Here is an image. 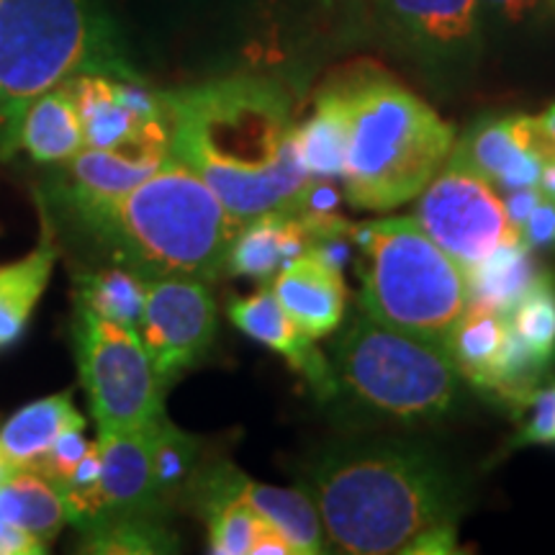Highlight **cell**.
Masks as SVG:
<instances>
[{
	"label": "cell",
	"mask_w": 555,
	"mask_h": 555,
	"mask_svg": "<svg viewBox=\"0 0 555 555\" xmlns=\"http://www.w3.org/2000/svg\"><path fill=\"white\" fill-rule=\"evenodd\" d=\"M170 155L214 191L234 219L298 214L311 178L296 147L291 93L260 75L168 90Z\"/></svg>",
	"instance_id": "obj_1"
},
{
	"label": "cell",
	"mask_w": 555,
	"mask_h": 555,
	"mask_svg": "<svg viewBox=\"0 0 555 555\" xmlns=\"http://www.w3.org/2000/svg\"><path fill=\"white\" fill-rule=\"evenodd\" d=\"M304 491L327 543L347 555L406 553L433 527L457 525L463 483L435 450L409 440H345L309 463Z\"/></svg>",
	"instance_id": "obj_2"
},
{
	"label": "cell",
	"mask_w": 555,
	"mask_h": 555,
	"mask_svg": "<svg viewBox=\"0 0 555 555\" xmlns=\"http://www.w3.org/2000/svg\"><path fill=\"white\" fill-rule=\"evenodd\" d=\"M60 217L114 266L142 278L178 275L206 283L227 273L229 247L242 227L176 157L124 196L60 208Z\"/></svg>",
	"instance_id": "obj_3"
},
{
	"label": "cell",
	"mask_w": 555,
	"mask_h": 555,
	"mask_svg": "<svg viewBox=\"0 0 555 555\" xmlns=\"http://www.w3.org/2000/svg\"><path fill=\"white\" fill-rule=\"evenodd\" d=\"M345 101V193L360 211H391L420 196L455 147V129L384 69L335 80Z\"/></svg>",
	"instance_id": "obj_4"
},
{
	"label": "cell",
	"mask_w": 555,
	"mask_h": 555,
	"mask_svg": "<svg viewBox=\"0 0 555 555\" xmlns=\"http://www.w3.org/2000/svg\"><path fill=\"white\" fill-rule=\"evenodd\" d=\"M82 73L142 80L93 0H0V159L18 152L26 108Z\"/></svg>",
	"instance_id": "obj_5"
},
{
	"label": "cell",
	"mask_w": 555,
	"mask_h": 555,
	"mask_svg": "<svg viewBox=\"0 0 555 555\" xmlns=\"http://www.w3.org/2000/svg\"><path fill=\"white\" fill-rule=\"evenodd\" d=\"M360 311L422 343L446 347L468 301L466 270L442 253L414 219L356 224Z\"/></svg>",
	"instance_id": "obj_6"
},
{
	"label": "cell",
	"mask_w": 555,
	"mask_h": 555,
	"mask_svg": "<svg viewBox=\"0 0 555 555\" xmlns=\"http://www.w3.org/2000/svg\"><path fill=\"white\" fill-rule=\"evenodd\" d=\"M337 397L365 412L422 425L448 416L461 397V376L446 347L401 335L360 311L330 347Z\"/></svg>",
	"instance_id": "obj_7"
},
{
	"label": "cell",
	"mask_w": 555,
	"mask_h": 555,
	"mask_svg": "<svg viewBox=\"0 0 555 555\" xmlns=\"http://www.w3.org/2000/svg\"><path fill=\"white\" fill-rule=\"evenodd\" d=\"M75 358L99 429H144L165 420L159 386L139 332L75 304Z\"/></svg>",
	"instance_id": "obj_8"
},
{
	"label": "cell",
	"mask_w": 555,
	"mask_h": 555,
	"mask_svg": "<svg viewBox=\"0 0 555 555\" xmlns=\"http://www.w3.org/2000/svg\"><path fill=\"white\" fill-rule=\"evenodd\" d=\"M412 219L463 270L522 240L494 185L450 157L420 193Z\"/></svg>",
	"instance_id": "obj_9"
},
{
	"label": "cell",
	"mask_w": 555,
	"mask_h": 555,
	"mask_svg": "<svg viewBox=\"0 0 555 555\" xmlns=\"http://www.w3.org/2000/svg\"><path fill=\"white\" fill-rule=\"evenodd\" d=\"M217 298L206 281L147 278L137 332L165 391L206 358L217 339Z\"/></svg>",
	"instance_id": "obj_10"
},
{
	"label": "cell",
	"mask_w": 555,
	"mask_h": 555,
	"mask_svg": "<svg viewBox=\"0 0 555 555\" xmlns=\"http://www.w3.org/2000/svg\"><path fill=\"white\" fill-rule=\"evenodd\" d=\"M170 157V121L157 124L119 147H86L67 163L52 165V191L47 201L60 211L119 198L155 176Z\"/></svg>",
	"instance_id": "obj_11"
},
{
	"label": "cell",
	"mask_w": 555,
	"mask_h": 555,
	"mask_svg": "<svg viewBox=\"0 0 555 555\" xmlns=\"http://www.w3.org/2000/svg\"><path fill=\"white\" fill-rule=\"evenodd\" d=\"M371 26L427 65H461L478 52V0H373Z\"/></svg>",
	"instance_id": "obj_12"
},
{
	"label": "cell",
	"mask_w": 555,
	"mask_h": 555,
	"mask_svg": "<svg viewBox=\"0 0 555 555\" xmlns=\"http://www.w3.org/2000/svg\"><path fill=\"white\" fill-rule=\"evenodd\" d=\"M553 157L538 116H486L461 137L450 159L466 165L494 189L515 191L538 185L545 159Z\"/></svg>",
	"instance_id": "obj_13"
},
{
	"label": "cell",
	"mask_w": 555,
	"mask_h": 555,
	"mask_svg": "<svg viewBox=\"0 0 555 555\" xmlns=\"http://www.w3.org/2000/svg\"><path fill=\"white\" fill-rule=\"evenodd\" d=\"M155 427V425H152ZM152 427L99 429L101 481L99 512L90 525L121 515L165 517L168 502L159 494L152 463ZM88 525V527H90ZM86 530V527H82Z\"/></svg>",
	"instance_id": "obj_14"
},
{
	"label": "cell",
	"mask_w": 555,
	"mask_h": 555,
	"mask_svg": "<svg viewBox=\"0 0 555 555\" xmlns=\"http://www.w3.org/2000/svg\"><path fill=\"white\" fill-rule=\"evenodd\" d=\"M227 314L234 327L253 337L255 343L270 347L298 376H304L319 401L337 399V384L327 356L317 350L314 339L296 327L294 319L278 304L273 288L262 286L258 294L234 298L229 301Z\"/></svg>",
	"instance_id": "obj_15"
},
{
	"label": "cell",
	"mask_w": 555,
	"mask_h": 555,
	"mask_svg": "<svg viewBox=\"0 0 555 555\" xmlns=\"http://www.w3.org/2000/svg\"><path fill=\"white\" fill-rule=\"evenodd\" d=\"M270 288L307 337L324 339L343 327L347 309L343 270L332 268L311 249L278 270Z\"/></svg>",
	"instance_id": "obj_16"
},
{
	"label": "cell",
	"mask_w": 555,
	"mask_h": 555,
	"mask_svg": "<svg viewBox=\"0 0 555 555\" xmlns=\"http://www.w3.org/2000/svg\"><path fill=\"white\" fill-rule=\"evenodd\" d=\"M270 44L294 47L337 41L371 26L373 0H258Z\"/></svg>",
	"instance_id": "obj_17"
},
{
	"label": "cell",
	"mask_w": 555,
	"mask_h": 555,
	"mask_svg": "<svg viewBox=\"0 0 555 555\" xmlns=\"http://www.w3.org/2000/svg\"><path fill=\"white\" fill-rule=\"evenodd\" d=\"M124 80L106 73H82L67 80L90 150H111L142 137L144 131L168 124V119H142L124 99Z\"/></svg>",
	"instance_id": "obj_18"
},
{
	"label": "cell",
	"mask_w": 555,
	"mask_h": 555,
	"mask_svg": "<svg viewBox=\"0 0 555 555\" xmlns=\"http://www.w3.org/2000/svg\"><path fill=\"white\" fill-rule=\"evenodd\" d=\"M311 247V234L298 214H262L245 221L227 255V273L273 283L278 270Z\"/></svg>",
	"instance_id": "obj_19"
},
{
	"label": "cell",
	"mask_w": 555,
	"mask_h": 555,
	"mask_svg": "<svg viewBox=\"0 0 555 555\" xmlns=\"http://www.w3.org/2000/svg\"><path fill=\"white\" fill-rule=\"evenodd\" d=\"M60 249L54 242L52 219L44 214V234L29 255L0 266V350L24 337L34 309L39 307L57 266Z\"/></svg>",
	"instance_id": "obj_20"
},
{
	"label": "cell",
	"mask_w": 555,
	"mask_h": 555,
	"mask_svg": "<svg viewBox=\"0 0 555 555\" xmlns=\"http://www.w3.org/2000/svg\"><path fill=\"white\" fill-rule=\"evenodd\" d=\"M69 429H86L73 388L21 406L0 427V450L13 468H31Z\"/></svg>",
	"instance_id": "obj_21"
},
{
	"label": "cell",
	"mask_w": 555,
	"mask_h": 555,
	"mask_svg": "<svg viewBox=\"0 0 555 555\" xmlns=\"http://www.w3.org/2000/svg\"><path fill=\"white\" fill-rule=\"evenodd\" d=\"M18 150L29 152L34 163L60 165L86 150L82 124L67 82L47 90L26 108L18 129Z\"/></svg>",
	"instance_id": "obj_22"
},
{
	"label": "cell",
	"mask_w": 555,
	"mask_h": 555,
	"mask_svg": "<svg viewBox=\"0 0 555 555\" xmlns=\"http://www.w3.org/2000/svg\"><path fill=\"white\" fill-rule=\"evenodd\" d=\"M543 268L538 266L532 249L522 240L496 247L481 262L466 268L468 307H481L496 314H509L532 283L538 281Z\"/></svg>",
	"instance_id": "obj_23"
},
{
	"label": "cell",
	"mask_w": 555,
	"mask_h": 555,
	"mask_svg": "<svg viewBox=\"0 0 555 555\" xmlns=\"http://www.w3.org/2000/svg\"><path fill=\"white\" fill-rule=\"evenodd\" d=\"M240 494L245 502L258 512L260 519L273 525L283 538L288 540L296 555H314L327 551V535H324L322 519L314 502L307 491L278 489L255 481L240 470L237 478Z\"/></svg>",
	"instance_id": "obj_24"
},
{
	"label": "cell",
	"mask_w": 555,
	"mask_h": 555,
	"mask_svg": "<svg viewBox=\"0 0 555 555\" xmlns=\"http://www.w3.org/2000/svg\"><path fill=\"white\" fill-rule=\"evenodd\" d=\"M0 515L44 547L69 525L57 486L29 468H13L0 481Z\"/></svg>",
	"instance_id": "obj_25"
},
{
	"label": "cell",
	"mask_w": 555,
	"mask_h": 555,
	"mask_svg": "<svg viewBox=\"0 0 555 555\" xmlns=\"http://www.w3.org/2000/svg\"><path fill=\"white\" fill-rule=\"evenodd\" d=\"M296 147L304 168L314 180L343 178L347 121L343 93L335 80L319 90L314 114L296 127Z\"/></svg>",
	"instance_id": "obj_26"
},
{
	"label": "cell",
	"mask_w": 555,
	"mask_h": 555,
	"mask_svg": "<svg viewBox=\"0 0 555 555\" xmlns=\"http://www.w3.org/2000/svg\"><path fill=\"white\" fill-rule=\"evenodd\" d=\"M506 335H509V322L504 314L466 304L446 343V352L453 360L457 376L486 393Z\"/></svg>",
	"instance_id": "obj_27"
},
{
	"label": "cell",
	"mask_w": 555,
	"mask_h": 555,
	"mask_svg": "<svg viewBox=\"0 0 555 555\" xmlns=\"http://www.w3.org/2000/svg\"><path fill=\"white\" fill-rule=\"evenodd\" d=\"M80 553L95 555H163L178 553L180 540L159 515H121L80 530Z\"/></svg>",
	"instance_id": "obj_28"
},
{
	"label": "cell",
	"mask_w": 555,
	"mask_h": 555,
	"mask_svg": "<svg viewBox=\"0 0 555 555\" xmlns=\"http://www.w3.org/2000/svg\"><path fill=\"white\" fill-rule=\"evenodd\" d=\"M144 288H147V278L129 268L111 266L88 270L75 278V304L111 322L137 330L144 307Z\"/></svg>",
	"instance_id": "obj_29"
},
{
	"label": "cell",
	"mask_w": 555,
	"mask_h": 555,
	"mask_svg": "<svg viewBox=\"0 0 555 555\" xmlns=\"http://www.w3.org/2000/svg\"><path fill=\"white\" fill-rule=\"evenodd\" d=\"M509 330L540 363L555 360V275L543 270L532 288L506 314Z\"/></svg>",
	"instance_id": "obj_30"
},
{
	"label": "cell",
	"mask_w": 555,
	"mask_h": 555,
	"mask_svg": "<svg viewBox=\"0 0 555 555\" xmlns=\"http://www.w3.org/2000/svg\"><path fill=\"white\" fill-rule=\"evenodd\" d=\"M198 440L183 429H178L165 416L152 427V463H155V481L165 502L183 491L196 476Z\"/></svg>",
	"instance_id": "obj_31"
},
{
	"label": "cell",
	"mask_w": 555,
	"mask_h": 555,
	"mask_svg": "<svg viewBox=\"0 0 555 555\" xmlns=\"http://www.w3.org/2000/svg\"><path fill=\"white\" fill-rule=\"evenodd\" d=\"M82 433H86V429H69V433L62 435L29 470H37V474L44 476L47 481H52L57 489H62V486L69 481V476H73V470L78 468L80 457L86 455L90 448V442Z\"/></svg>",
	"instance_id": "obj_32"
},
{
	"label": "cell",
	"mask_w": 555,
	"mask_h": 555,
	"mask_svg": "<svg viewBox=\"0 0 555 555\" xmlns=\"http://www.w3.org/2000/svg\"><path fill=\"white\" fill-rule=\"evenodd\" d=\"M519 237L530 249L555 247V201L540 198V204L519 227Z\"/></svg>",
	"instance_id": "obj_33"
},
{
	"label": "cell",
	"mask_w": 555,
	"mask_h": 555,
	"mask_svg": "<svg viewBox=\"0 0 555 555\" xmlns=\"http://www.w3.org/2000/svg\"><path fill=\"white\" fill-rule=\"evenodd\" d=\"M457 553V525H440L416 538L406 555H448Z\"/></svg>",
	"instance_id": "obj_34"
},
{
	"label": "cell",
	"mask_w": 555,
	"mask_h": 555,
	"mask_svg": "<svg viewBox=\"0 0 555 555\" xmlns=\"http://www.w3.org/2000/svg\"><path fill=\"white\" fill-rule=\"evenodd\" d=\"M47 547L0 515V555H39Z\"/></svg>",
	"instance_id": "obj_35"
},
{
	"label": "cell",
	"mask_w": 555,
	"mask_h": 555,
	"mask_svg": "<svg viewBox=\"0 0 555 555\" xmlns=\"http://www.w3.org/2000/svg\"><path fill=\"white\" fill-rule=\"evenodd\" d=\"M543 193L538 191V185H527V189H515V191H506L504 196V208H506V217L512 219V224L517 229L525 224L527 217L532 214V208L540 204Z\"/></svg>",
	"instance_id": "obj_36"
},
{
	"label": "cell",
	"mask_w": 555,
	"mask_h": 555,
	"mask_svg": "<svg viewBox=\"0 0 555 555\" xmlns=\"http://www.w3.org/2000/svg\"><path fill=\"white\" fill-rule=\"evenodd\" d=\"M249 555H296V553H294V547H291L288 540L283 538L273 525L266 522L260 527L258 540H255L253 553Z\"/></svg>",
	"instance_id": "obj_37"
},
{
	"label": "cell",
	"mask_w": 555,
	"mask_h": 555,
	"mask_svg": "<svg viewBox=\"0 0 555 555\" xmlns=\"http://www.w3.org/2000/svg\"><path fill=\"white\" fill-rule=\"evenodd\" d=\"M486 9H491L496 16H502L512 24H519L538 9V0H483Z\"/></svg>",
	"instance_id": "obj_38"
},
{
	"label": "cell",
	"mask_w": 555,
	"mask_h": 555,
	"mask_svg": "<svg viewBox=\"0 0 555 555\" xmlns=\"http://www.w3.org/2000/svg\"><path fill=\"white\" fill-rule=\"evenodd\" d=\"M538 191L543 193V198L555 201V157L543 163V170H540L538 178Z\"/></svg>",
	"instance_id": "obj_39"
},
{
	"label": "cell",
	"mask_w": 555,
	"mask_h": 555,
	"mask_svg": "<svg viewBox=\"0 0 555 555\" xmlns=\"http://www.w3.org/2000/svg\"><path fill=\"white\" fill-rule=\"evenodd\" d=\"M538 119H540V127H543V131H545L547 144H551L553 157H555V101L543 111V114L538 116Z\"/></svg>",
	"instance_id": "obj_40"
},
{
	"label": "cell",
	"mask_w": 555,
	"mask_h": 555,
	"mask_svg": "<svg viewBox=\"0 0 555 555\" xmlns=\"http://www.w3.org/2000/svg\"><path fill=\"white\" fill-rule=\"evenodd\" d=\"M545 3H547V5H551V11L555 13V0H545Z\"/></svg>",
	"instance_id": "obj_41"
},
{
	"label": "cell",
	"mask_w": 555,
	"mask_h": 555,
	"mask_svg": "<svg viewBox=\"0 0 555 555\" xmlns=\"http://www.w3.org/2000/svg\"><path fill=\"white\" fill-rule=\"evenodd\" d=\"M553 446H555V442H553Z\"/></svg>",
	"instance_id": "obj_42"
}]
</instances>
